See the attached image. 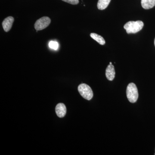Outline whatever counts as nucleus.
I'll return each mask as SVG.
<instances>
[{
  "label": "nucleus",
  "mask_w": 155,
  "mask_h": 155,
  "mask_svg": "<svg viewBox=\"0 0 155 155\" xmlns=\"http://www.w3.org/2000/svg\"><path fill=\"white\" fill-rule=\"evenodd\" d=\"M143 22L140 20L130 21L124 25V28L127 34H134L140 31L143 28Z\"/></svg>",
  "instance_id": "nucleus-1"
},
{
  "label": "nucleus",
  "mask_w": 155,
  "mask_h": 155,
  "mask_svg": "<svg viewBox=\"0 0 155 155\" xmlns=\"http://www.w3.org/2000/svg\"><path fill=\"white\" fill-rule=\"evenodd\" d=\"M126 94L130 103H134L137 101L138 97V93L136 85L134 83H130L127 85Z\"/></svg>",
  "instance_id": "nucleus-2"
},
{
  "label": "nucleus",
  "mask_w": 155,
  "mask_h": 155,
  "mask_svg": "<svg viewBox=\"0 0 155 155\" xmlns=\"http://www.w3.org/2000/svg\"><path fill=\"white\" fill-rule=\"evenodd\" d=\"M79 93L84 98L87 100H91L93 97V93L90 87L85 84H81L78 87Z\"/></svg>",
  "instance_id": "nucleus-3"
},
{
  "label": "nucleus",
  "mask_w": 155,
  "mask_h": 155,
  "mask_svg": "<svg viewBox=\"0 0 155 155\" xmlns=\"http://www.w3.org/2000/svg\"><path fill=\"white\" fill-rule=\"evenodd\" d=\"M51 22V19L48 17H44L38 19L34 25L35 28L37 31L44 29L49 25Z\"/></svg>",
  "instance_id": "nucleus-4"
},
{
  "label": "nucleus",
  "mask_w": 155,
  "mask_h": 155,
  "mask_svg": "<svg viewBox=\"0 0 155 155\" xmlns=\"http://www.w3.org/2000/svg\"><path fill=\"white\" fill-rule=\"evenodd\" d=\"M14 18L12 17H8L6 18L3 21L2 25L3 29L5 32H8L11 30L14 22Z\"/></svg>",
  "instance_id": "nucleus-5"
},
{
  "label": "nucleus",
  "mask_w": 155,
  "mask_h": 155,
  "mask_svg": "<svg viewBox=\"0 0 155 155\" xmlns=\"http://www.w3.org/2000/svg\"><path fill=\"white\" fill-rule=\"evenodd\" d=\"M56 113L60 118H63L67 113V108L63 103L58 104L56 107Z\"/></svg>",
  "instance_id": "nucleus-6"
},
{
  "label": "nucleus",
  "mask_w": 155,
  "mask_h": 155,
  "mask_svg": "<svg viewBox=\"0 0 155 155\" xmlns=\"http://www.w3.org/2000/svg\"><path fill=\"white\" fill-rule=\"evenodd\" d=\"M115 74L116 72L114 65L109 64L106 70V75L107 78L109 81H113L115 78Z\"/></svg>",
  "instance_id": "nucleus-7"
},
{
  "label": "nucleus",
  "mask_w": 155,
  "mask_h": 155,
  "mask_svg": "<svg viewBox=\"0 0 155 155\" xmlns=\"http://www.w3.org/2000/svg\"><path fill=\"white\" fill-rule=\"evenodd\" d=\"M141 6L144 9L152 8L155 6V0H141Z\"/></svg>",
  "instance_id": "nucleus-8"
},
{
  "label": "nucleus",
  "mask_w": 155,
  "mask_h": 155,
  "mask_svg": "<svg viewBox=\"0 0 155 155\" xmlns=\"http://www.w3.org/2000/svg\"><path fill=\"white\" fill-rule=\"evenodd\" d=\"M90 36L92 38L95 40L100 45H104L105 44L106 42L104 39L101 35H99L96 33H91L90 34Z\"/></svg>",
  "instance_id": "nucleus-9"
},
{
  "label": "nucleus",
  "mask_w": 155,
  "mask_h": 155,
  "mask_svg": "<svg viewBox=\"0 0 155 155\" xmlns=\"http://www.w3.org/2000/svg\"><path fill=\"white\" fill-rule=\"evenodd\" d=\"M110 1L111 0H98L97 5L98 9L100 10H104L109 5Z\"/></svg>",
  "instance_id": "nucleus-10"
},
{
  "label": "nucleus",
  "mask_w": 155,
  "mask_h": 155,
  "mask_svg": "<svg viewBox=\"0 0 155 155\" xmlns=\"http://www.w3.org/2000/svg\"><path fill=\"white\" fill-rule=\"evenodd\" d=\"M49 46L51 48L54 50H57L58 48V44L55 41H51L49 44Z\"/></svg>",
  "instance_id": "nucleus-11"
},
{
  "label": "nucleus",
  "mask_w": 155,
  "mask_h": 155,
  "mask_svg": "<svg viewBox=\"0 0 155 155\" xmlns=\"http://www.w3.org/2000/svg\"><path fill=\"white\" fill-rule=\"evenodd\" d=\"M64 2L72 5H76L79 3V0H62Z\"/></svg>",
  "instance_id": "nucleus-12"
},
{
  "label": "nucleus",
  "mask_w": 155,
  "mask_h": 155,
  "mask_svg": "<svg viewBox=\"0 0 155 155\" xmlns=\"http://www.w3.org/2000/svg\"><path fill=\"white\" fill-rule=\"evenodd\" d=\"M110 65H112V62H110Z\"/></svg>",
  "instance_id": "nucleus-13"
},
{
  "label": "nucleus",
  "mask_w": 155,
  "mask_h": 155,
  "mask_svg": "<svg viewBox=\"0 0 155 155\" xmlns=\"http://www.w3.org/2000/svg\"><path fill=\"white\" fill-rule=\"evenodd\" d=\"M154 45H155V40H154Z\"/></svg>",
  "instance_id": "nucleus-14"
},
{
  "label": "nucleus",
  "mask_w": 155,
  "mask_h": 155,
  "mask_svg": "<svg viewBox=\"0 0 155 155\" xmlns=\"http://www.w3.org/2000/svg\"></svg>",
  "instance_id": "nucleus-15"
}]
</instances>
